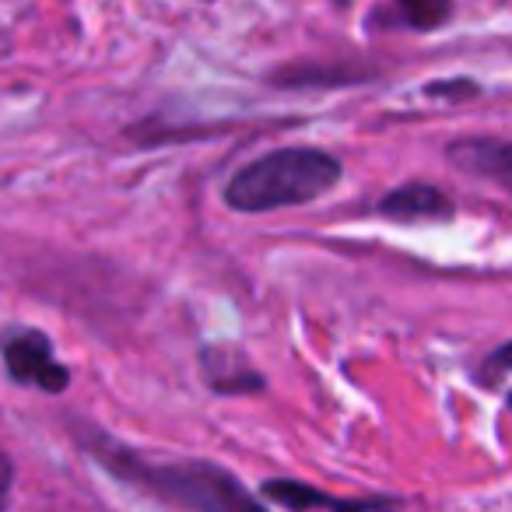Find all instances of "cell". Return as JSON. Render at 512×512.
I'll use <instances>...</instances> for the list:
<instances>
[{
	"instance_id": "6da1fadb",
	"label": "cell",
	"mask_w": 512,
	"mask_h": 512,
	"mask_svg": "<svg viewBox=\"0 0 512 512\" xmlns=\"http://www.w3.org/2000/svg\"><path fill=\"white\" fill-rule=\"evenodd\" d=\"M78 439H81V446H85V453L92 456L95 463H102L109 474L134 484V488L148 491V495L162 498V502L186 505V509H211V512L260 509V502L242 488L239 477H232L228 470L214 467V463H207V460L151 463L144 453L109 439V435L95 432L92 425H88V432H78Z\"/></svg>"
},
{
	"instance_id": "7a4b0ae2",
	"label": "cell",
	"mask_w": 512,
	"mask_h": 512,
	"mask_svg": "<svg viewBox=\"0 0 512 512\" xmlns=\"http://www.w3.org/2000/svg\"><path fill=\"white\" fill-rule=\"evenodd\" d=\"M341 158L323 148H278L242 165L225 183V204L239 214H267L313 204L341 183Z\"/></svg>"
},
{
	"instance_id": "3957f363",
	"label": "cell",
	"mask_w": 512,
	"mask_h": 512,
	"mask_svg": "<svg viewBox=\"0 0 512 512\" xmlns=\"http://www.w3.org/2000/svg\"><path fill=\"white\" fill-rule=\"evenodd\" d=\"M4 369L15 386H39L57 397L71 386V369L53 358V344L36 327H11L4 334Z\"/></svg>"
},
{
	"instance_id": "277c9868",
	"label": "cell",
	"mask_w": 512,
	"mask_h": 512,
	"mask_svg": "<svg viewBox=\"0 0 512 512\" xmlns=\"http://www.w3.org/2000/svg\"><path fill=\"white\" fill-rule=\"evenodd\" d=\"M446 158L460 172L512 193V141L502 137H456L446 144Z\"/></svg>"
},
{
	"instance_id": "5b68a950",
	"label": "cell",
	"mask_w": 512,
	"mask_h": 512,
	"mask_svg": "<svg viewBox=\"0 0 512 512\" xmlns=\"http://www.w3.org/2000/svg\"><path fill=\"white\" fill-rule=\"evenodd\" d=\"M200 372L204 383L221 397H239V393H260L264 376L249 365V358L232 344H204L200 348Z\"/></svg>"
},
{
	"instance_id": "8992f818",
	"label": "cell",
	"mask_w": 512,
	"mask_h": 512,
	"mask_svg": "<svg viewBox=\"0 0 512 512\" xmlns=\"http://www.w3.org/2000/svg\"><path fill=\"white\" fill-rule=\"evenodd\" d=\"M260 495L274 505H285V509H376V505H397V498H337L327 491L313 488V484L302 481H288V477H271V481L260 484Z\"/></svg>"
},
{
	"instance_id": "52a82bcc",
	"label": "cell",
	"mask_w": 512,
	"mask_h": 512,
	"mask_svg": "<svg viewBox=\"0 0 512 512\" xmlns=\"http://www.w3.org/2000/svg\"><path fill=\"white\" fill-rule=\"evenodd\" d=\"M376 214L393 218V221L449 218V214H453V200L432 183H404V186H397V190L379 197Z\"/></svg>"
},
{
	"instance_id": "ba28073f",
	"label": "cell",
	"mask_w": 512,
	"mask_h": 512,
	"mask_svg": "<svg viewBox=\"0 0 512 512\" xmlns=\"http://www.w3.org/2000/svg\"><path fill=\"white\" fill-rule=\"evenodd\" d=\"M400 25L414 32H435L453 18V0H397Z\"/></svg>"
},
{
	"instance_id": "9c48e42d",
	"label": "cell",
	"mask_w": 512,
	"mask_h": 512,
	"mask_svg": "<svg viewBox=\"0 0 512 512\" xmlns=\"http://www.w3.org/2000/svg\"><path fill=\"white\" fill-rule=\"evenodd\" d=\"M372 78V71H316V67H295V71H281L274 74V85L281 88H306V85H355V81Z\"/></svg>"
},
{
	"instance_id": "30bf717a",
	"label": "cell",
	"mask_w": 512,
	"mask_h": 512,
	"mask_svg": "<svg viewBox=\"0 0 512 512\" xmlns=\"http://www.w3.org/2000/svg\"><path fill=\"white\" fill-rule=\"evenodd\" d=\"M425 95H432V99H474V95H481V85L470 78L432 81V85H425Z\"/></svg>"
},
{
	"instance_id": "8fae6325",
	"label": "cell",
	"mask_w": 512,
	"mask_h": 512,
	"mask_svg": "<svg viewBox=\"0 0 512 512\" xmlns=\"http://www.w3.org/2000/svg\"><path fill=\"white\" fill-rule=\"evenodd\" d=\"M495 372H512V341H505L502 348H495L481 365V379H491Z\"/></svg>"
},
{
	"instance_id": "7c38bea8",
	"label": "cell",
	"mask_w": 512,
	"mask_h": 512,
	"mask_svg": "<svg viewBox=\"0 0 512 512\" xmlns=\"http://www.w3.org/2000/svg\"><path fill=\"white\" fill-rule=\"evenodd\" d=\"M334 4H337V8H348V4H351V0H334Z\"/></svg>"
},
{
	"instance_id": "4fadbf2b",
	"label": "cell",
	"mask_w": 512,
	"mask_h": 512,
	"mask_svg": "<svg viewBox=\"0 0 512 512\" xmlns=\"http://www.w3.org/2000/svg\"><path fill=\"white\" fill-rule=\"evenodd\" d=\"M509 411H512V393H509Z\"/></svg>"
}]
</instances>
